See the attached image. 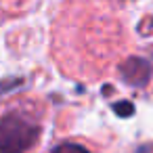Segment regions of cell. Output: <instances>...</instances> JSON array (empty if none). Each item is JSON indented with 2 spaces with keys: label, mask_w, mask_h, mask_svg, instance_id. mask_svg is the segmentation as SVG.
Returning <instances> with one entry per match:
<instances>
[{
  "label": "cell",
  "mask_w": 153,
  "mask_h": 153,
  "mask_svg": "<svg viewBox=\"0 0 153 153\" xmlns=\"http://www.w3.org/2000/svg\"><path fill=\"white\" fill-rule=\"evenodd\" d=\"M51 105L40 92H15L0 101V153H38Z\"/></svg>",
  "instance_id": "cell-1"
},
{
  "label": "cell",
  "mask_w": 153,
  "mask_h": 153,
  "mask_svg": "<svg viewBox=\"0 0 153 153\" xmlns=\"http://www.w3.org/2000/svg\"><path fill=\"white\" fill-rule=\"evenodd\" d=\"M46 153H107V151L99 143L86 136H69V138L55 143Z\"/></svg>",
  "instance_id": "cell-2"
}]
</instances>
